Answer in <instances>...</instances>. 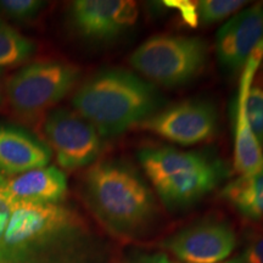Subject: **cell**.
Returning a JSON list of instances; mask_svg holds the SVG:
<instances>
[{
  "label": "cell",
  "mask_w": 263,
  "mask_h": 263,
  "mask_svg": "<svg viewBox=\"0 0 263 263\" xmlns=\"http://www.w3.org/2000/svg\"><path fill=\"white\" fill-rule=\"evenodd\" d=\"M0 263H108L106 241L62 203H11Z\"/></svg>",
  "instance_id": "1"
},
{
  "label": "cell",
  "mask_w": 263,
  "mask_h": 263,
  "mask_svg": "<svg viewBox=\"0 0 263 263\" xmlns=\"http://www.w3.org/2000/svg\"><path fill=\"white\" fill-rule=\"evenodd\" d=\"M83 196L98 222L120 239L145 235L159 216L155 194L128 161L108 159L91 164Z\"/></svg>",
  "instance_id": "2"
},
{
  "label": "cell",
  "mask_w": 263,
  "mask_h": 263,
  "mask_svg": "<svg viewBox=\"0 0 263 263\" xmlns=\"http://www.w3.org/2000/svg\"><path fill=\"white\" fill-rule=\"evenodd\" d=\"M76 112L101 137H116L166 106L159 89L124 68H106L88 78L72 98Z\"/></svg>",
  "instance_id": "3"
},
{
  "label": "cell",
  "mask_w": 263,
  "mask_h": 263,
  "mask_svg": "<svg viewBox=\"0 0 263 263\" xmlns=\"http://www.w3.org/2000/svg\"><path fill=\"white\" fill-rule=\"evenodd\" d=\"M138 161L161 202L171 211L189 209L226 178L224 164L216 157L172 146H147Z\"/></svg>",
  "instance_id": "4"
},
{
  "label": "cell",
  "mask_w": 263,
  "mask_h": 263,
  "mask_svg": "<svg viewBox=\"0 0 263 263\" xmlns=\"http://www.w3.org/2000/svg\"><path fill=\"white\" fill-rule=\"evenodd\" d=\"M209 47L199 37L157 34L143 42L132 52L134 70L161 87L176 88L188 84L205 68Z\"/></svg>",
  "instance_id": "5"
},
{
  "label": "cell",
  "mask_w": 263,
  "mask_h": 263,
  "mask_svg": "<svg viewBox=\"0 0 263 263\" xmlns=\"http://www.w3.org/2000/svg\"><path fill=\"white\" fill-rule=\"evenodd\" d=\"M80 68L60 60H39L6 81V104L20 120L35 121L61 101L80 80Z\"/></svg>",
  "instance_id": "6"
},
{
  "label": "cell",
  "mask_w": 263,
  "mask_h": 263,
  "mask_svg": "<svg viewBox=\"0 0 263 263\" xmlns=\"http://www.w3.org/2000/svg\"><path fill=\"white\" fill-rule=\"evenodd\" d=\"M43 134L64 170L91 166L103 149L99 132L76 111L67 108H55L45 116Z\"/></svg>",
  "instance_id": "7"
},
{
  "label": "cell",
  "mask_w": 263,
  "mask_h": 263,
  "mask_svg": "<svg viewBox=\"0 0 263 263\" xmlns=\"http://www.w3.org/2000/svg\"><path fill=\"white\" fill-rule=\"evenodd\" d=\"M217 127L218 114L215 105L199 99L164 106L138 126L183 146L196 145L212 139Z\"/></svg>",
  "instance_id": "8"
},
{
  "label": "cell",
  "mask_w": 263,
  "mask_h": 263,
  "mask_svg": "<svg viewBox=\"0 0 263 263\" xmlns=\"http://www.w3.org/2000/svg\"><path fill=\"white\" fill-rule=\"evenodd\" d=\"M236 235L228 222L205 219L164 239L163 248L185 263H218L233 254Z\"/></svg>",
  "instance_id": "9"
},
{
  "label": "cell",
  "mask_w": 263,
  "mask_h": 263,
  "mask_svg": "<svg viewBox=\"0 0 263 263\" xmlns=\"http://www.w3.org/2000/svg\"><path fill=\"white\" fill-rule=\"evenodd\" d=\"M138 5L130 0H77L71 5V21L82 37L106 42L120 37L138 20Z\"/></svg>",
  "instance_id": "10"
},
{
  "label": "cell",
  "mask_w": 263,
  "mask_h": 263,
  "mask_svg": "<svg viewBox=\"0 0 263 263\" xmlns=\"http://www.w3.org/2000/svg\"><path fill=\"white\" fill-rule=\"evenodd\" d=\"M263 42V3L233 15L216 35V55L226 71L238 72Z\"/></svg>",
  "instance_id": "11"
},
{
  "label": "cell",
  "mask_w": 263,
  "mask_h": 263,
  "mask_svg": "<svg viewBox=\"0 0 263 263\" xmlns=\"http://www.w3.org/2000/svg\"><path fill=\"white\" fill-rule=\"evenodd\" d=\"M263 60V42L246 62L240 77L234 120V167L239 176L251 174L263 164V149L252 133L245 110V99Z\"/></svg>",
  "instance_id": "12"
},
{
  "label": "cell",
  "mask_w": 263,
  "mask_h": 263,
  "mask_svg": "<svg viewBox=\"0 0 263 263\" xmlns=\"http://www.w3.org/2000/svg\"><path fill=\"white\" fill-rule=\"evenodd\" d=\"M67 194V178L55 166L17 176H0V199L10 203H60Z\"/></svg>",
  "instance_id": "13"
},
{
  "label": "cell",
  "mask_w": 263,
  "mask_h": 263,
  "mask_svg": "<svg viewBox=\"0 0 263 263\" xmlns=\"http://www.w3.org/2000/svg\"><path fill=\"white\" fill-rule=\"evenodd\" d=\"M51 151L47 144L27 132L0 126V172L17 176L28 171L47 167Z\"/></svg>",
  "instance_id": "14"
},
{
  "label": "cell",
  "mask_w": 263,
  "mask_h": 263,
  "mask_svg": "<svg viewBox=\"0 0 263 263\" xmlns=\"http://www.w3.org/2000/svg\"><path fill=\"white\" fill-rule=\"evenodd\" d=\"M222 196L242 217L263 223V164L254 173L230 180L223 188Z\"/></svg>",
  "instance_id": "15"
},
{
  "label": "cell",
  "mask_w": 263,
  "mask_h": 263,
  "mask_svg": "<svg viewBox=\"0 0 263 263\" xmlns=\"http://www.w3.org/2000/svg\"><path fill=\"white\" fill-rule=\"evenodd\" d=\"M34 49L35 45L31 39L0 21V70L28 60Z\"/></svg>",
  "instance_id": "16"
},
{
  "label": "cell",
  "mask_w": 263,
  "mask_h": 263,
  "mask_svg": "<svg viewBox=\"0 0 263 263\" xmlns=\"http://www.w3.org/2000/svg\"><path fill=\"white\" fill-rule=\"evenodd\" d=\"M245 110L252 133L263 149V72L256 73L245 99Z\"/></svg>",
  "instance_id": "17"
},
{
  "label": "cell",
  "mask_w": 263,
  "mask_h": 263,
  "mask_svg": "<svg viewBox=\"0 0 263 263\" xmlns=\"http://www.w3.org/2000/svg\"><path fill=\"white\" fill-rule=\"evenodd\" d=\"M245 4L239 0H201L196 3L194 12L200 24L210 26L236 14Z\"/></svg>",
  "instance_id": "18"
},
{
  "label": "cell",
  "mask_w": 263,
  "mask_h": 263,
  "mask_svg": "<svg viewBox=\"0 0 263 263\" xmlns=\"http://www.w3.org/2000/svg\"><path fill=\"white\" fill-rule=\"evenodd\" d=\"M43 6L44 3L38 0H0V14L15 21H29Z\"/></svg>",
  "instance_id": "19"
},
{
  "label": "cell",
  "mask_w": 263,
  "mask_h": 263,
  "mask_svg": "<svg viewBox=\"0 0 263 263\" xmlns=\"http://www.w3.org/2000/svg\"><path fill=\"white\" fill-rule=\"evenodd\" d=\"M124 263H171V261L164 252L134 250L127 255Z\"/></svg>",
  "instance_id": "20"
},
{
  "label": "cell",
  "mask_w": 263,
  "mask_h": 263,
  "mask_svg": "<svg viewBox=\"0 0 263 263\" xmlns=\"http://www.w3.org/2000/svg\"><path fill=\"white\" fill-rule=\"evenodd\" d=\"M242 263H263V234L254 235L249 240L242 254Z\"/></svg>",
  "instance_id": "21"
},
{
  "label": "cell",
  "mask_w": 263,
  "mask_h": 263,
  "mask_svg": "<svg viewBox=\"0 0 263 263\" xmlns=\"http://www.w3.org/2000/svg\"><path fill=\"white\" fill-rule=\"evenodd\" d=\"M11 203L4 199H0V246H2L3 239H4L10 218H11Z\"/></svg>",
  "instance_id": "22"
},
{
  "label": "cell",
  "mask_w": 263,
  "mask_h": 263,
  "mask_svg": "<svg viewBox=\"0 0 263 263\" xmlns=\"http://www.w3.org/2000/svg\"><path fill=\"white\" fill-rule=\"evenodd\" d=\"M6 77L3 70H0V108L6 104Z\"/></svg>",
  "instance_id": "23"
},
{
  "label": "cell",
  "mask_w": 263,
  "mask_h": 263,
  "mask_svg": "<svg viewBox=\"0 0 263 263\" xmlns=\"http://www.w3.org/2000/svg\"><path fill=\"white\" fill-rule=\"evenodd\" d=\"M224 263H242L241 261H229V262H224Z\"/></svg>",
  "instance_id": "24"
}]
</instances>
